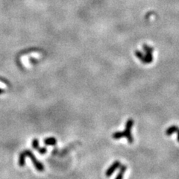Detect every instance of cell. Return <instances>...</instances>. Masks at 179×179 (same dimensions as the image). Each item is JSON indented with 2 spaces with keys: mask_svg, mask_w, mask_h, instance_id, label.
<instances>
[{
  "mask_svg": "<svg viewBox=\"0 0 179 179\" xmlns=\"http://www.w3.org/2000/svg\"><path fill=\"white\" fill-rule=\"evenodd\" d=\"M133 125H134V120L132 119H129L127 120L126 124H125V129L123 131L124 137H126L128 142L131 144L134 142V138H133L132 134H131V129H132Z\"/></svg>",
  "mask_w": 179,
  "mask_h": 179,
  "instance_id": "obj_1",
  "label": "cell"
},
{
  "mask_svg": "<svg viewBox=\"0 0 179 179\" xmlns=\"http://www.w3.org/2000/svg\"><path fill=\"white\" fill-rule=\"evenodd\" d=\"M24 152H25V154H26V157L28 156V157H29L30 158H31V160H32V163H33V164H34V167H35V169L37 170V171L43 172V170H44V166H43V164H42V163L40 162L39 160H37V157L34 156V155L32 153V151L26 149V150H25L24 151Z\"/></svg>",
  "mask_w": 179,
  "mask_h": 179,
  "instance_id": "obj_2",
  "label": "cell"
},
{
  "mask_svg": "<svg viewBox=\"0 0 179 179\" xmlns=\"http://www.w3.org/2000/svg\"><path fill=\"white\" fill-rule=\"evenodd\" d=\"M120 166H121V163H120V161H119V160H115V161L110 165V167L108 168V170H106V172H105V175H106V177H110V176L113 175V173H114V172L117 170L118 168H119Z\"/></svg>",
  "mask_w": 179,
  "mask_h": 179,
  "instance_id": "obj_3",
  "label": "cell"
},
{
  "mask_svg": "<svg viewBox=\"0 0 179 179\" xmlns=\"http://www.w3.org/2000/svg\"><path fill=\"white\" fill-rule=\"evenodd\" d=\"M127 170V166L126 165H122L119 166V172H118L116 177L115 178V179H123V175H124V173Z\"/></svg>",
  "mask_w": 179,
  "mask_h": 179,
  "instance_id": "obj_4",
  "label": "cell"
},
{
  "mask_svg": "<svg viewBox=\"0 0 179 179\" xmlns=\"http://www.w3.org/2000/svg\"><path fill=\"white\" fill-rule=\"evenodd\" d=\"M43 142L46 145H55L57 144V140L55 137H47Z\"/></svg>",
  "mask_w": 179,
  "mask_h": 179,
  "instance_id": "obj_5",
  "label": "cell"
},
{
  "mask_svg": "<svg viewBox=\"0 0 179 179\" xmlns=\"http://www.w3.org/2000/svg\"><path fill=\"white\" fill-rule=\"evenodd\" d=\"M178 129V128L176 125H171V126L169 127V128L166 129L165 134H166V135H167V136H171L172 134L176 133V131H177Z\"/></svg>",
  "mask_w": 179,
  "mask_h": 179,
  "instance_id": "obj_6",
  "label": "cell"
},
{
  "mask_svg": "<svg viewBox=\"0 0 179 179\" xmlns=\"http://www.w3.org/2000/svg\"><path fill=\"white\" fill-rule=\"evenodd\" d=\"M26 154H25L24 151H23L22 152L20 153V157H19V161H18L19 166H25V164H26Z\"/></svg>",
  "mask_w": 179,
  "mask_h": 179,
  "instance_id": "obj_7",
  "label": "cell"
},
{
  "mask_svg": "<svg viewBox=\"0 0 179 179\" xmlns=\"http://www.w3.org/2000/svg\"><path fill=\"white\" fill-rule=\"evenodd\" d=\"M145 63H151L153 61V56L152 52H145Z\"/></svg>",
  "mask_w": 179,
  "mask_h": 179,
  "instance_id": "obj_8",
  "label": "cell"
},
{
  "mask_svg": "<svg viewBox=\"0 0 179 179\" xmlns=\"http://www.w3.org/2000/svg\"><path fill=\"white\" fill-rule=\"evenodd\" d=\"M134 53H135V55H136L137 57V58L140 60V61H141L142 63H145V55H144L143 54V53H142L141 52H140V51L136 50V51H135V52H134Z\"/></svg>",
  "mask_w": 179,
  "mask_h": 179,
  "instance_id": "obj_9",
  "label": "cell"
},
{
  "mask_svg": "<svg viewBox=\"0 0 179 179\" xmlns=\"http://www.w3.org/2000/svg\"><path fill=\"white\" fill-rule=\"evenodd\" d=\"M112 137L115 140H119V139L124 137V133H123V131H116V132L113 134Z\"/></svg>",
  "mask_w": 179,
  "mask_h": 179,
  "instance_id": "obj_10",
  "label": "cell"
},
{
  "mask_svg": "<svg viewBox=\"0 0 179 179\" xmlns=\"http://www.w3.org/2000/svg\"><path fill=\"white\" fill-rule=\"evenodd\" d=\"M143 50L145 52H153V51H154V48H152L151 46H148V45L146 44H144L143 46Z\"/></svg>",
  "mask_w": 179,
  "mask_h": 179,
  "instance_id": "obj_11",
  "label": "cell"
},
{
  "mask_svg": "<svg viewBox=\"0 0 179 179\" xmlns=\"http://www.w3.org/2000/svg\"><path fill=\"white\" fill-rule=\"evenodd\" d=\"M32 147L35 150H37L39 148V140H37V139H34L33 140V141H32Z\"/></svg>",
  "mask_w": 179,
  "mask_h": 179,
  "instance_id": "obj_12",
  "label": "cell"
},
{
  "mask_svg": "<svg viewBox=\"0 0 179 179\" xmlns=\"http://www.w3.org/2000/svg\"><path fill=\"white\" fill-rule=\"evenodd\" d=\"M37 150L38 151V152H39L40 154H41V155H44V154H46L47 151V149L46 147H41V148L39 147Z\"/></svg>",
  "mask_w": 179,
  "mask_h": 179,
  "instance_id": "obj_13",
  "label": "cell"
},
{
  "mask_svg": "<svg viewBox=\"0 0 179 179\" xmlns=\"http://www.w3.org/2000/svg\"><path fill=\"white\" fill-rule=\"evenodd\" d=\"M176 133H177V140L179 142V128L177 129V131H176Z\"/></svg>",
  "mask_w": 179,
  "mask_h": 179,
  "instance_id": "obj_14",
  "label": "cell"
},
{
  "mask_svg": "<svg viewBox=\"0 0 179 179\" xmlns=\"http://www.w3.org/2000/svg\"><path fill=\"white\" fill-rule=\"evenodd\" d=\"M4 93H5V90L3 89H2V88H0V94H2Z\"/></svg>",
  "mask_w": 179,
  "mask_h": 179,
  "instance_id": "obj_15",
  "label": "cell"
}]
</instances>
